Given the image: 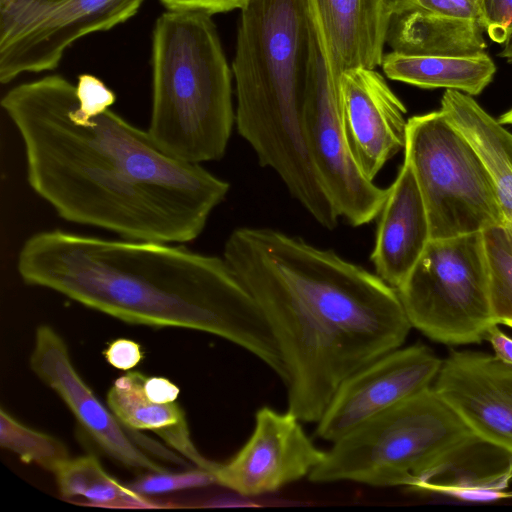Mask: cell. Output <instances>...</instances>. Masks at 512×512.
<instances>
[{"mask_svg":"<svg viewBox=\"0 0 512 512\" xmlns=\"http://www.w3.org/2000/svg\"><path fill=\"white\" fill-rule=\"evenodd\" d=\"M1 106L23 144L29 186L67 222L185 244L229 192L228 182L167 156L111 108H83L61 75L11 88Z\"/></svg>","mask_w":512,"mask_h":512,"instance_id":"obj_1","label":"cell"},{"mask_svg":"<svg viewBox=\"0 0 512 512\" xmlns=\"http://www.w3.org/2000/svg\"><path fill=\"white\" fill-rule=\"evenodd\" d=\"M223 258L253 296L287 372L288 411L318 422L353 373L412 328L397 290L334 251L271 228L235 229Z\"/></svg>","mask_w":512,"mask_h":512,"instance_id":"obj_2","label":"cell"},{"mask_svg":"<svg viewBox=\"0 0 512 512\" xmlns=\"http://www.w3.org/2000/svg\"><path fill=\"white\" fill-rule=\"evenodd\" d=\"M21 280L130 324L201 331L287 372L261 308L222 257L183 244L107 239L61 229L21 245Z\"/></svg>","mask_w":512,"mask_h":512,"instance_id":"obj_3","label":"cell"},{"mask_svg":"<svg viewBox=\"0 0 512 512\" xmlns=\"http://www.w3.org/2000/svg\"><path fill=\"white\" fill-rule=\"evenodd\" d=\"M310 0H248L241 9L232 72L235 123L259 163L275 171L324 228L339 215L309 157L303 115L313 61Z\"/></svg>","mask_w":512,"mask_h":512,"instance_id":"obj_4","label":"cell"},{"mask_svg":"<svg viewBox=\"0 0 512 512\" xmlns=\"http://www.w3.org/2000/svg\"><path fill=\"white\" fill-rule=\"evenodd\" d=\"M152 105L146 129L167 156L221 159L235 122L231 70L211 15L167 10L152 34Z\"/></svg>","mask_w":512,"mask_h":512,"instance_id":"obj_5","label":"cell"},{"mask_svg":"<svg viewBox=\"0 0 512 512\" xmlns=\"http://www.w3.org/2000/svg\"><path fill=\"white\" fill-rule=\"evenodd\" d=\"M478 442L430 386L333 442L308 479L416 490Z\"/></svg>","mask_w":512,"mask_h":512,"instance_id":"obj_6","label":"cell"},{"mask_svg":"<svg viewBox=\"0 0 512 512\" xmlns=\"http://www.w3.org/2000/svg\"><path fill=\"white\" fill-rule=\"evenodd\" d=\"M404 150L424 201L431 239L483 232L505 222L483 161L440 110L407 120Z\"/></svg>","mask_w":512,"mask_h":512,"instance_id":"obj_7","label":"cell"},{"mask_svg":"<svg viewBox=\"0 0 512 512\" xmlns=\"http://www.w3.org/2000/svg\"><path fill=\"white\" fill-rule=\"evenodd\" d=\"M396 290L411 326L434 341L480 343L495 325L482 232L430 239Z\"/></svg>","mask_w":512,"mask_h":512,"instance_id":"obj_8","label":"cell"},{"mask_svg":"<svg viewBox=\"0 0 512 512\" xmlns=\"http://www.w3.org/2000/svg\"><path fill=\"white\" fill-rule=\"evenodd\" d=\"M145 0H0V82L55 69L85 35L133 17Z\"/></svg>","mask_w":512,"mask_h":512,"instance_id":"obj_9","label":"cell"},{"mask_svg":"<svg viewBox=\"0 0 512 512\" xmlns=\"http://www.w3.org/2000/svg\"><path fill=\"white\" fill-rule=\"evenodd\" d=\"M303 130L309 157L339 217L354 227L378 217L389 187L367 179L352 158L343 130L339 81L329 67L315 20Z\"/></svg>","mask_w":512,"mask_h":512,"instance_id":"obj_10","label":"cell"},{"mask_svg":"<svg viewBox=\"0 0 512 512\" xmlns=\"http://www.w3.org/2000/svg\"><path fill=\"white\" fill-rule=\"evenodd\" d=\"M442 360L424 345L397 348L365 365L338 388L316 435L335 442L365 421L432 386Z\"/></svg>","mask_w":512,"mask_h":512,"instance_id":"obj_11","label":"cell"},{"mask_svg":"<svg viewBox=\"0 0 512 512\" xmlns=\"http://www.w3.org/2000/svg\"><path fill=\"white\" fill-rule=\"evenodd\" d=\"M324 455L295 415L265 406L256 412L247 442L229 461L218 463L213 474L217 484L257 496L308 477Z\"/></svg>","mask_w":512,"mask_h":512,"instance_id":"obj_12","label":"cell"},{"mask_svg":"<svg viewBox=\"0 0 512 512\" xmlns=\"http://www.w3.org/2000/svg\"><path fill=\"white\" fill-rule=\"evenodd\" d=\"M29 364L33 373L61 398L81 428L109 456L129 468L149 473L167 471L144 452V438L128 433L129 429L97 398L75 368L65 340L50 325L36 329Z\"/></svg>","mask_w":512,"mask_h":512,"instance_id":"obj_13","label":"cell"},{"mask_svg":"<svg viewBox=\"0 0 512 512\" xmlns=\"http://www.w3.org/2000/svg\"><path fill=\"white\" fill-rule=\"evenodd\" d=\"M432 387L480 442L512 455V364L454 351L442 361Z\"/></svg>","mask_w":512,"mask_h":512,"instance_id":"obj_14","label":"cell"},{"mask_svg":"<svg viewBox=\"0 0 512 512\" xmlns=\"http://www.w3.org/2000/svg\"><path fill=\"white\" fill-rule=\"evenodd\" d=\"M339 98L352 158L373 181L386 162L405 147L406 108L382 75L364 67L340 75Z\"/></svg>","mask_w":512,"mask_h":512,"instance_id":"obj_15","label":"cell"},{"mask_svg":"<svg viewBox=\"0 0 512 512\" xmlns=\"http://www.w3.org/2000/svg\"><path fill=\"white\" fill-rule=\"evenodd\" d=\"M379 216L371 261L376 274L397 289L431 239L424 201L406 159Z\"/></svg>","mask_w":512,"mask_h":512,"instance_id":"obj_16","label":"cell"},{"mask_svg":"<svg viewBox=\"0 0 512 512\" xmlns=\"http://www.w3.org/2000/svg\"><path fill=\"white\" fill-rule=\"evenodd\" d=\"M329 67L339 81L349 69L382 63L390 16L382 0H310Z\"/></svg>","mask_w":512,"mask_h":512,"instance_id":"obj_17","label":"cell"},{"mask_svg":"<svg viewBox=\"0 0 512 512\" xmlns=\"http://www.w3.org/2000/svg\"><path fill=\"white\" fill-rule=\"evenodd\" d=\"M145 377L129 371L117 378L106 397L110 410L130 431H151L196 468L214 473L218 463L204 457L193 443L182 407L176 401L150 400L144 391Z\"/></svg>","mask_w":512,"mask_h":512,"instance_id":"obj_18","label":"cell"},{"mask_svg":"<svg viewBox=\"0 0 512 512\" xmlns=\"http://www.w3.org/2000/svg\"><path fill=\"white\" fill-rule=\"evenodd\" d=\"M440 111L470 142L487 168L505 222L512 226V133L472 96L446 89Z\"/></svg>","mask_w":512,"mask_h":512,"instance_id":"obj_19","label":"cell"},{"mask_svg":"<svg viewBox=\"0 0 512 512\" xmlns=\"http://www.w3.org/2000/svg\"><path fill=\"white\" fill-rule=\"evenodd\" d=\"M479 21L441 15L417 5L391 15L386 41L409 55L462 56L484 52Z\"/></svg>","mask_w":512,"mask_h":512,"instance_id":"obj_20","label":"cell"},{"mask_svg":"<svg viewBox=\"0 0 512 512\" xmlns=\"http://www.w3.org/2000/svg\"><path fill=\"white\" fill-rule=\"evenodd\" d=\"M382 68L392 80L421 88H445L475 96L492 81L496 66L484 51L472 55H409L392 51Z\"/></svg>","mask_w":512,"mask_h":512,"instance_id":"obj_21","label":"cell"},{"mask_svg":"<svg viewBox=\"0 0 512 512\" xmlns=\"http://www.w3.org/2000/svg\"><path fill=\"white\" fill-rule=\"evenodd\" d=\"M54 474L59 492L65 498L81 496L90 504L118 508L166 507L121 484L91 454L70 457Z\"/></svg>","mask_w":512,"mask_h":512,"instance_id":"obj_22","label":"cell"},{"mask_svg":"<svg viewBox=\"0 0 512 512\" xmlns=\"http://www.w3.org/2000/svg\"><path fill=\"white\" fill-rule=\"evenodd\" d=\"M494 323L512 328V226L504 222L483 232Z\"/></svg>","mask_w":512,"mask_h":512,"instance_id":"obj_23","label":"cell"},{"mask_svg":"<svg viewBox=\"0 0 512 512\" xmlns=\"http://www.w3.org/2000/svg\"><path fill=\"white\" fill-rule=\"evenodd\" d=\"M0 446L18 455L22 462L52 473L70 458L61 440L28 427L3 407L0 409Z\"/></svg>","mask_w":512,"mask_h":512,"instance_id":"obj_24","label":"cell"},{"mask_svg":"<svg viewBox=\"0 0 512 512\" xmlns=\"http://www.w3.org/2000/svg\"><path fill=\"white\" fill-rule=\"evenodd\" d=\"M512 481V461L499 472L476 476L463 475L446 482L429 481L416 490L439 493L470 502H492L511 498L506 489Z\"/></svg>","mask_w":512,"mask_h":512,"instance_id":"obj_25","label":"cell"},{"mask_svg":"<svg viewBox=\"0 0 512 512\" xmlns=\"http://www.w3.org/2000/svg\"><path fill=\"white\" fill-rule=\"evenodd\" d=\"M213 483H216V480L212 472L197 468L178 474H170L167 471L149 473L135 481L130 487L144 495L200 488Z\"/></svg>","mask_w":512,"mask_h":512,"instance_id":"obj_26","label":"cell"},{"mask_svg":"<svg viewBox=\"0 0 512 512\" xmlns=\"http://www.w3.org/2000/svg\"><path fill=\"white\" fill-rule=\"evenodd\" d=\"M478 14L492 41L504 44L512 35V0H479Z\"/></svg>","mask_w":512,"mask_h":512,"instance_id":"obj_27","label":"cell"},{"mask_svg":"<svg viewBox=\"0 0 512 512\" xmlns=\"http://www.w3.org/2000/svg\"><path fill=\"white\" fill-rule=\"evenodd\" d=\"M76 88L81 105L92 111L108 109L116 100L115 93L93 75H80Z\"/></svg>","mask_w":512,"mask_h":512,"instance_id":"obj_28","label":"cell"},{"mask_svg":"<svg viewBox=\"0 0 512 512\" xmlns=\"http://www.w3.org/2000/svg\"><path fill=\"white\" fill-rule=\"evenodd\" d=\"M103 355L111 366L125 371L136 367L143 358L140 345L125 338L112 341L104 350Z\"/></svg>","mask_w":512,"mask_h":512,"instance_id":"obj_29","label":"cell"},{"mask_svg":"<svg viewBox=\"0 0 512 512\" xmlns=\"http://www.w3.org/2000/svg\"><path fill=\"white\" fill-rule=\"evenodd\" d=\"M167 10L199 11L209 15L242 9L248 0H159Z\"/></svg>","mask_w":512,"mask_h":512,"instance_id":"obj_30","label":"cell"},{"mask_svg":"<svg viewBox=\"0 0 512 512\" xmlns=\"http://www.w3.org/2000/svg\"><path fill=\"white\" fill-rule=\"evenodd\" d=\"M415 5L448 17L479 21L478 8L470 0H415Z\"/></svg>","mask_w":512,"mask_h":512,"instance_id":"obj_31","label":"cell"},{"mask_svg":"<svg viewBox=\"0 0 512 512\" xmlns=\"http://www.w3.org/2000/svg\"><path fill=\"white\" fill-rule=\"evenodd\" d=\"M143 386L146 396L157 403L174 402L180 392L176 384L167 378L158 376H146Z\"/></svg>","mask_w":512,"mask_h":512,"instance_id":"obj_32","label":"cell"},{"mask_svg":"<svg viewBox=\"0 0 512 512\" xmlns=\"http://www.w3.org/2000/svg\"><path fill=\"white\" fill-rule=\"evenodd\" d=\"M485 339L491 343L495 356L512 364V338L504 333L497 324L488 329Z\"/></svg>","mask_w":512,"mask_h":512,"instance_id":"obj_33","label":"cell"},{"mask_svg":"<svg viewBox=\"0 0 512 512\" xmlns=\"http://www.w3.org/2000/svg\"><path fill=\"white\" fill-rule=\"evenodd\" d=\"M382 3L386 12L391 17L395 13L414 6L415 0H382Z\"/></svg>","mask_w":512,"mask_h":512,"instance_id":"obj_34","label":"cell"},{"mask_svg":"<svg viewBox=\"0 0 512 512\" xmlns=\"http://www.w3.org/2000/svg\"><path fill=\"white\" fill-rule=\"evenodd\" d=\"M500 56L507 60V62L512 63V35L509 39L504 43V47L500 52Z\"/></svg>","mask_w":512,"mask_h":512,"instance_id":"obj_35","label":"cell"},{"mask_svg":"<svg viewBox=\"0 0 512 512\" xmlns=\"http://www.w3.org/2000/svg\"><path fill=\"white\" fill-rule=\"evenodd\" d=\"M498 121L501 123V124H509V125H512V108L510 110H508L507 112H505L504 114H502Z\"/></svg>","mask_w":512,"mask_h":512,"instance_id":"obj_36","label":"cell"},{"mask_svg":"<svg viewBox=\"0 0 512 512\" xmlns=\"http://www.w3.org/2000/svg\"><path fill=\"white\" fill-rule=\"evenodd\" d=\"M470 1L473 2L477 6V8H478L479 0H470Z\"/></svg>","mask_w":512,"mask_h":512,"instance_id":"obj_37","label":"cell"},{"mask_svg":"<svg viewBox=\"0 0 512 512\" xmlns=\"http://www.w3.org/2000/svg\"><path fill=\"white\" fill-rule=\"evenodd\" d=\"M510 492H511V498H512V491H510Z\"/></svg>","mask_w":512,"mask_h":512,"instance_id":"obj_38","label":"cell"}]
</instances>
